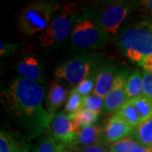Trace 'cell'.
Listing matches in <instances>:
<instances>
[{"instance_id":"6da1fadb","label":"cell","mask_w":152,"mask_h":152,"mask_svg":"<svg viewBox=\"0 0 152 152\" xmlns=\"http://www.w3.org/2000/svg\"><path fill=\"white\" fill-rule=\"evenodd\" d=\"M45 86L18 77L1 91L0 100L12 119L20 126L29 138L43 134L53 118L43 107Z\"/></svg>"},{"instance_id":"7a4b0ae2","label":"cell","mask_w":152,"mask_h":152,"mask_svg":"<svg viewBox=\"0 0 152 152\" xmlns=\"http://www.w3.org/2000/svg\"><path fill=\"white\" fill-rule=\"evenodd\" d=\"M116 44L127 58L140 65L145 58L152 54V33L148 22L129 25L120 30Z\"/></svg>"},{"instance_id":"3957f363","label":"cell","mask_w":152,"mask_h":152,"mask_svg":"<svg viewBox=\"0 0 152 152\" xmlns=\"http://www.w3.org/2000/svg\"><path fill=\"white\" fill-rule=\"evenodd\" d=\"M59 4L54 1L37 0L25 5L17 16V28L23 36L32 37L48 27Z\"/></svg>"},{"instance_id":"277c9868","label":"cell","mask_w":152,"mask_h":152,"mask_svg":"<svg viewBox=\"0 0 152 152\" xmlns=\"http://www.w3.org/2000/svg\"><path fill=\"white\" fill-rule=\"evenodd\" d=\"M109 37L98 25L92 9L80 10L71 33V42L75 48L88 51L101 49L107 44Z\"/></svg>"},{"instance_id":"5b68a950","label":"cell","mask_w":152,"mask_h":152,"mask_svg":"<svg viewBox=\"0 0 152 152\" xmlns=\"http://www.w3.org/2000/svg\"><path fill=\"white\" fill-rule=\"evenodd\" d=\"M80 11L78 4L75 3H67L60 6L48 27L38 36L41 47L52 49L64 43L72 33Z\"/></svg>"},{"instance_id":"8992f818","label":"cell","mask_w":152,"mask_h":152,"mask_svg":"<svg viewBox=\"0 0 152 152\" xmlns=\"http://www.w3.org/2000/svg\"><path fill=\"white\" fill-rule=\"evenodd\" d=\"M104 62L102 55L83 52L61 63L54 70V75L71 86L79 85L88 76L96 73Z\"/></svg>"},{"instance_id":"52a82bcc","label":"cell","mask_w":152,"mask_h":152,"mask_svg":"<svg viewBox=\"0 0 152 152\" xmlns=\"http://www.w3.org/2000/svg\"><path fill=\"white\" fill-rule=\"evenodd\" d=\"M133 5L127 1L105 2L92 10L98 25L106 33L118 35L124 20L130 14Z\"/></svg>"},{"instance_id":"ba28073f","label":"cell","mask_w":152,"mask_h":152,"mask_svg":"<svg viewBox=\"0 0 152 152\" xmlns=\"http://www.w3.org/2000/svg\"><path fill=\"white\" fill-rule=\"evenodd\" d=\"M15 67L20 77L42 86L45 85L46 78L43 64L36 54H22L16 61Z\"/></svg>"},{"instance_id":"9c48e42d","label":"cell","mask_w":152,"mask_h":152,"mask_svg":"<svg viewBox=\"0 0 152 152\" xmlns=\"http://www.w3.org/2000/svg\"><path fill=\"white\" fill-rule=\"evenodd\" d=\"M52 136L63 147H72L75 141L78 131L72 122L69 114L59 113L54 117L51 124Z\"/></svg>"},{"instance_id":"30bf717a","label":"cell","mask_w":152,"mask_h":152,"mask_svg":"<svg viewBox=\"0 0 152 152\" xmlns=\"http://www.w3.org/2000/svg\"><path fill=\"white\" fill-rule=\"evenodd\" d=\"M128 69H124L118 72L114 85L111 91L104 98V107L102 112L107 114H115L118 109L124 105L127 101L126 94V83L129 76Z\"/></svg>"},{"instance_id":"8fae6325","label":"cell","mask_w":152,"mask_h":152,"mask_svg":"<svg viewBox=\"0 0 152 152\" xmlns=\"http://www.w3.org/2000/svg\"><path fill=\"white\" fill-rule=\"evenodd\" d=\"M118 72L119 71L116 64L112 62H104L97 71L93 95L103 99L106 97L113 86Z\"/></svg>"},{"instance_id":"7c38bea8","label":"cell","mask_w":152,"mask_h":152,"mask_svg":"<svg viewBox=\"0 0 152 152\" xmlns=\"http://www.w3.org/2000/svg\"><path fill=\"white\" fill-rule=\"evenodd\" d=\"M134 131V128L113 114L104 127V140L109 145L132 135Z\"/></svg>"},{"instance_id":"4fadbf2b","label":"cell","mask_w":152,"mask_h":152,"mask_svg":"<svg viewBox=\"0 0 152 152\" xmlns=\"http://www.w3.org/2000/svg\"><path fill=\"white\" fill-rule=\"evenodd\" d=\"M104 140L103 127L100 125H91L82 128L78 132L75 141L74 142L72 147L75 148L78 151L86 147L96 145Z\"/></svg>"},{"instance_id":"5bb4252c","label":"cell","mask_w":152,"mask_h":152,"mask_svg":"<svg viewBox=\"0 0 152 152\" xmlns=\"http://www.w3.org/2000/svg\"><path fill=\"white\" fill-rule=\"evenodd\" d=\"M66 97L67 90L64 86L56 81L50 85L46 99V107L47 112L53 119L54 118L56 112L64 105Z\"/></svg>"},{"instance_id":"9a60e30c","label":"cell","mask_w":152,"mask_h":152,"mask_svg":"<svg viewBox=\"0 0 152 152\" xmlns=\"http://www.w3.org/2000/svg\"><path fill=\"white\" fill-rule=\"evenodd\" d=\"M0 152H28L24 142L10 132L1 130Z\"/></svg>"},{"instance_id":"2e32d148","label":"cell","mask_w":152,"mask_h":152,"mask_svg":"<svg viewBox=\"0 0 152 152\" xmlns=\"http://www.w3.org/2000/svg\"><path fill=\"white\" fill-rule=\"evenodd\" d=\"M126 94L128 101L140 97L144 95L143 89V75L139 69L131 73L126 83Z\"/></svg>"},{"instance_id":"e0dca14e","label":"cell","mask_w":152,"mask_h":152,"mask_svg":"<svg viewBox=\"0 0 152 152\" xmlns=\"http://www.w3.org/2000/svg\"><path fill=\"white\" fill-rule=\"evenodd\" d=\"M99 114L100 113L89 109L82 107L75 114H69V117L75 126L77 131L79 132L82 128L94 124L99 118Z\"/></svg>"},{"instance_id":"ac0fdd59","label":"cell","mask_w":152,"mask_h":152,"mask_svg":"<svg viewBox=\"0 0 152 152\" xmlns=\"http://www.w3.org/2000/svg\"><path fill=\"white\" fill-rule=\"evenodd\" d=\"M115 114L134 129L137 128L141 124L140 115L130 101H127V102L118 109V111Z\"/></svg>"},{"instance_id":"d6986e66","label":"cell","mask_w":152,"mask_h":152,"mask_svg":"<svg viewBox=\"0 0 152 152\" xmlns=\"http://www.w3.org/2000/svg\"><path fill=\"white\" fill-rule=\"evenodd\" d=\"M133 138L143 146L151 147L152 145V118L142 122L134 129Z\"/></svg>"},{"instance_id":"ffe728a7","label":"cell","mask_w":152,"mask_h":152,"mask_svg":"<svg viewBox=\"0 0 152 152\" xmlns=\"http://www.w3.org/2000/svg\"><path fill=\"white\" fill-rule=\"evenodd\" d=\"M134 105L141 118V123L152 118V98L143 95L140 97L129 100Z\"/></svg>"},{"instance_id":"44dd1931","label":"cell","mask_w":152,"mask_h":152,"mask_svg":"<svg viewBox=\"0 0 152 152\" xmlns=\"http://www.w3.org/2000/svg\"><path fill=\"white\" fill-rule=\"evenodd\" d=\"M142 148V145L130 137H127L124 140L109 145V149L115 152H140Z\"/></svg>"},{"instance_id":"7402d4cb","label":"cell","mask_w":152,"mask_h":152,"mask_svg":"<svg viewBox=\"0 0 152 152\" xmlns=\"http://www.w3.org/2000/svg\"><path fill=\"white\" fill-rule=\"evenodd\" d=\"M82 100L83 96L77 92L75 89H73L67 98L64 112L68 114H75L77 113L82 108Z\"/></svg>"},{"instance_id":"603a6c76","label":"cell","mask_w":152,"mask_h":152,"mask_svg":"<svg viewBox=\"0 0 152 152\" xmlns=\"http://www.w3.org/2000/svg\"><path fill=\"white\" fill-rule=\"evenodd\" d=\"M97 71L96 73L92 74L91 75L88 76L85 80H83L75 88L76 91L79 93L80 96H82L83 97L89 96L91 92L93 93V91L95 89V86H96V80Z\"/></svg>"},{"instance_id":"cb8c5ba5","label":"cell","mask_w":152,"mask_h":152,"mask_svg":"<svg viewBox=\"0 0 152 152\" xmlns=\"http://www.w3.org/2000/svg\"><path fill=\"white\" fill-rule=\"evenodd\" d=\"M104 107L103 98L95 96V95H89L86 96H84L82 100V107L86 108L100 113Z\"/></svg>"},{"instance_id":"d4e9b609","label":"cell","mask_w":152,"mask_h":152,"mask_svg":"<svg viewBox=\"0 0 152 152\" xmlns=\"http://www.w3.org/2000/svg\"><path fill=\"white\" fill-rule=\"evenodd\" d=\"M60 146L53 136L48 135L42 139L34 152H58Z\"/></svg>"},{"instance_id":"484cf974","label":"cell","mask_w":152,"mask_h":152,"mask_svg":"<svg viewBox=\"0 0 152 152\" xmlns=\"http://www.w3.org/2000/svg\"><path fill=\"white\" fill-rule=\"evenodd\" d=\"M21 47V44L7 43L3 41L0 42V56L2 58H8L15 54L17 50Z\"/></svg>"},{"instance_id":"4316f807","label":"cell","mask_w":152,"mask_h":152,"mask_svg":"<svg viewBox=\"0 0 152 152\" xmlns=\"http://www.w3.org/2000/svg\"><path fill=\"white\" fill-rule=\"evenodd\" d=\"M143 89L144 95L152 98V73L143 72Z\"/></svg>"},{"instance_id":"83f0119b","label":"cell","mask_w":152,"mask_h":152,"mask_svg":"<svg viewBox=\"0 0 152 152\" xmlns=\"http://www.w3.org/2000/svg\"><path fill=\"white\" fill-rule=\"evenodd\" d=\"M109 149V145L105 141L98 143L96 145H91L79 150V152H107Z\"/></svg>"},{"instance_id":"f1b7e54d","label":"cell","mask_w":152,"mask_h":152,"mask_svg":"<svg viewBox=\"0 0 152 152\" xmlns=\"http://www.w3.org/2000/svg\"><path fill=\"white\" fill-rule=\"evenodd\" d=\"M140 66L143 69L144 72L152 73V54L145 58Z\"/></svg>"},{"instance_id":"f546056e","label":"cell","mask_w":152,"mask_h":152,"mask_svg":"<svg viewBox=\"0 0 152 152\" xmlns=\"http://www.w3.org/2000/svg\"><path fill=\"white\" fill-rule=\"evenodd\" d=\"M142 5L144 6L145 10H146L147 13H149L152 16V0H145L140 2Z\"/></svg>"},{"instance_id":"4dcf8cb0","label":"cell","mask_w":152,"mask_h":152,"mask_svg":"<svg viewBox=\"0 0 152 152\" xmlns=\"http://www.w3.org/2000/svg\"><path fill=\"white\" fill-rule=\"evenodd\" d=\"M140 152H151V148H150V147L143 146L141 151Z\"/></svg>"},{"instance_id":"1f68e13d","label":"cell","mask_w":152,"mask_h":152,"mask_svg":"<svg viewBox=\"0 0 152 152\" xmlns=\"http://www.w3.org/2000/svg\"><path fill=\"white\" fill-rule=\"evenodd\" d=\"M58 152H68V151H66V150H65V148H64V147L60 146V150H59V151H58Z\"/></svg>"},{"instance_id":"d6a6232c","label":"cell","mask_w":152,"mask_h":152,"mask_svg":"<svg viewBox=\"0 0 152 152\" xmlns=\"http://www.w3.org/2000/svg\"><path fill=\"white\" fill-rule=\"evenodd\" d=\"M148 25H149V27H150V29H151V31L152 33V21L148 22Z\"/></svg>"},{"instance_id":"836d02e7","label":"cell","mask_w":152,"mask_h":152,"mask_svg":"<svg viewBox=\"0 0 152 152\" xmlns=\"http://www.w3.org/2000/svg\"><path fill=\"white\" fill-rule=\"evenodd\" d=\"M107 152H115V151H112V150L108 149V150H107Z\"/></svg>"},{"instance_id":"e575fe53","label":"cell","mask_w":152,"mask_h":152,"mask_svg":"<svg viewBox=\"0 0 152 152\" xmlns=\"http://www.w3.org/2000/svg\"><path fill=\"white\" fill-rule=\"evenodd\" d=\"M150 148H151V152H152V145L151 147H150Z\"/></svg>"}]
</instances>
